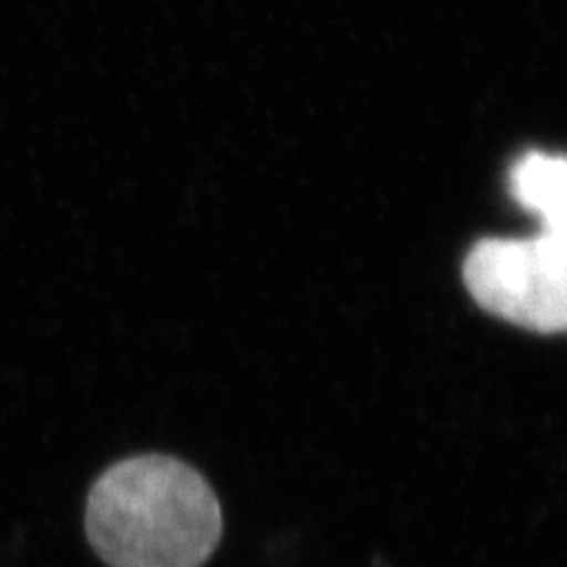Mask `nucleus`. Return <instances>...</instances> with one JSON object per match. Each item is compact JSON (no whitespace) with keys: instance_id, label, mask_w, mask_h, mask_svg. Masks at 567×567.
Wrapping results in <instances>:
<instances>
[{"instance_id":"2","label":"nucleus","mask_w":567,"mask_h":567,"mask_svg":"<svg viewBox=\"0 0 567 567\" xmlns=\"http://www.w3.org/2000/svg\"><path fill=\"white\" fill-rule=\"evenodd\" d=\"M464 284L485 312L535 333L567 327V229L525 239H481L464 260Z\"/></svg>"},{"instance_id":"1","label":"nucleus","mask_w":567,"mask_h":567,"mask_svg":"<svg viewBox=\"0 0 567 567\" xmlns=\"http://www.w3.org/2000/svg\"><path fill=\"white\" fill-rule=\"evenodd\" d=\"M85 532L112 567H202L223 537V511L199 471L164 454L123 458L87 496Z\"/></svg>"},{"instance_id":"3","label":"nucleus","mask_w":567,"mask_h":567,"mask_svg":"<svg viewBox=\"0 0 567 567\" xmlns=\"http://www.w3.org/2000/svg\"><path fill=\"white\" fill-rule=\"evenodd\" d=\"M511 197L535 213L539 227L567 229V162L563 154L525 152L508 173Z\"/></svg>"}]
</instances>
